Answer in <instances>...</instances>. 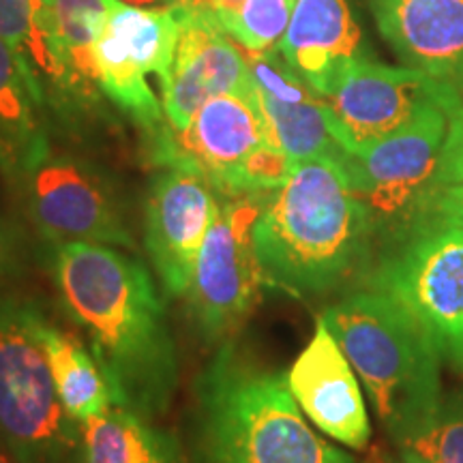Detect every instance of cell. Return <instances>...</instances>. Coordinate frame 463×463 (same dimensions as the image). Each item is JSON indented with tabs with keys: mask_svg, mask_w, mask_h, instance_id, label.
<instances>
[{
	"mask_svg": "<svg viewBox=\"0 0 463 463\" xmlns=\"http://www.w3.org/2000/svg\"><path fill=\"white\" fill-rule=\"evenodd\" d=\"M403 463H420V461H416V459H403Z\"/></svg>",
	"mask_w": 463,
	"mask_h": 463,
	"instance_id": "cell-34",
	"label": "cell"
},
{
	"mask_svg": "<svg viewBox=\"0 0 463 463\" xmlns=\"http://www.w3.org/2000/svg\"><path fill=\"white\" fill-rule=\"evenodd\" d=\"M294 164L297 159L289 157L286 150L270 142L262 144L242 161L223 195L234 198V195L269 194V191L281 189L288 183Z\"/></svg>",
	"mask_w": 463,
	"mask_h": 463,
	"instance_id": "cell-26",
	"label": "cell"
},
{
	"mask_svg": "<svg viewBox=\"0 0 463 463\" xmlns=\"http://www.w3.org/2000/svg\"><path fill=\"white\" fill-rule=\"evenodd\" d=\"M242 3H245V0H181L178 5H187V7L208 11V14L217 17L219 24H223L228 17H232L241 9Z\"/></svg>",
	"mask_w": 463,
	"mask_h": 463,
	"instance_id": "cell-29",
	"label": "cell"
},
{
	"mask_svg": "<svg viewBox=\"0 0 463 463\" xmlns=\"http://www.w3.org/2000/svg\"><path fill=\"white\" fill-rule=\"evenodd\" d=\"M367 208L335 159H300L253 223L264 283L294 297H320L361 275L373 260Z\"/></svg>",
	"mask_w": 463,
	"mask_h": 463,
	"instance_id": "cell-2",
	"label": "cell"
},
{
	"mask_svg": "<svg viewBox=\"0 0 463 463\" xmlns=\"http://www.w3.org/2000/svg\"><path fill=\"white\" fill-rule=\"evenodd\" d=\"M433 225L463 228V183H444L438 189L425 230Z\"/></svg>",
	"mask_w": 463,
	"mask_h": 463,
	"instance_id": "cell-27",
	"label": "cell"
},
{
	"mask_svg": "<svg viewBox=\"0 0 463 463\" xmlns=\"http://www.w3.org/2000/svg\"><path fill=\"white\" fill-rule=\"evenodd\" d=\"M269 142V125L249 80L242 89L208 101L184 129L161 127L155 133V159L195 167L223 195L242 161Z\"/></svg>",
	"mask_w": 463,
	"mask_h": 463,
	"instance_id": "cell-12",
	"label": "cell"
},
{
	"mask_svg": "<svg viewBox=\"0 0 463 463\" xmlns=\"http://www.w3.org/2000/svg\"><path fill=\"white\" fill-rule=\"evenodd\" d=\"M127 5H136V7H172L181 0H123Z\"/></svg>",
	"mask_w": 463,
	"mask_h": 463,
	"instance_id": "cell-32",
	"label": "cell"
},
{
	"mask_svg": "<svg viewBox=\"0 0 463 463\" xmlns=\"http://www.w3.org/2000/svg\"><path fill=\"white\" fill-rule=\"evenodd\" d=\"M42 307L0 292V444L22 463H80L82 425L58 399Z\"/></svg>",
	"mask_w": 463,
	"mask_h": 463,
	"instance_id": "cell-5",
	"label": "cell"
},
{
	"mask_svg": "<svg viewBox=\"0 0 463 463\" xmlns=\"http://www.w3.org/2000/svg\"><path fill=\"white\" fill-rule=\"evenodd\" d=\"M0 463H22L20 459H17L15 455H11L7 449L3 447V444H0Z\"/></svg>",
	"mask_w": 463,
	"mask_h": 463,
	"instance_id": "cell-33",
	"label": "cell"
},
{
	"mask_svg": "<svg viewBox=\"0 0 463 463\" xmlns=\"http://www.w3.org/2000/svg\"><path fill=\"white\" fill-rule=\"evenodd\" d=\"M449 133V114L425 108L412 123L345 153L352 189L367 208L382 253L391 251L425 230L433 200L442 187V157Z\"/></svg>",
	"mask_w": 463,
	"mask_h": 463,
	"instance_id": "cell-6",
	"label": "cell"
},
{
	"mask_svg": "<svg viewBox=\"0 0 463 463\" xmlns=\"http://www.w3.org/2000/svg\"><path fill=\"white\" fill-rule=\"evenodd\" d=\"M372 288L395 298L463 373V228L433 225L382 253Z\"/></svg>",
	"mask_w": 463,
	"mask_h": 463,
	"instance_id": "cell-7",
	"label": "cell"
},
{
	"mask_svg": "<svg viewBox=\"0 0 463 463\" xmlns=\"http://www.w3.org/2000/svg\"><path fill=\"white\" fill-rule=\"evenodd\" d=\"M403 459L463 463V392L442 397L436 412L399 442Z\"/></svg>",
	"mask_w": 463,
	"mask_h": 463,
	"instance_id": "cell-24",
	"label": "cell"
},
{
	"mask_svg": "<svg viewBox=\"0 0 463 463\" xmlns=\"http://www.w3.org/2000/svg\"><path fill=\"white\" fill-rule=\"evenodd\" d=\"M442 183H463V155L455 157H442Z\"/></svg>",
	"mask_w": 463,
	"mask_h": 463,
	"instance_id": "cell-31",
	"label": "cell"
},
{
	"mask_svg": "<svg viewBox=\"0 0 463 463\" xmlns=\"http://www.w3.org/2000/svg\"><path fill=\"white\" fill-rule=\"evenodd\" d=\"M369 7L405 67L463 97V0H369Z\"/></svg>",
	"mask_w": 463,
	"mask_h": 463,
	"instance_id": "cell-15",
	"label": "cell"
},
{
	"mask_svg": "<svg viewBox=\"0 0 463 463\" xmlns=\"http://www.w3.org/2000/svg\"><path fill=\"white\" fill-rule=\"evenodd\" d=\"M52 277L62 309L99 363L114 405L157 420L178 386V354L165 307L148 269L125 249H52Z\"/></svg>",
	"mask_w": 463,
	"mask_h": 463,
	"instance_id": "cell-1",
	"label": "cell"
},
{
	"mask_svg": "<svg viewBox=\"0 0 463 463\" xmlns=\"http://www.w3.org/2000/svg\"><path fill=\"white\" fill-rule=\"evenodd\" d=\"M24 266V245L20 234L0 215V286L15 277Z\"/></svg>",
	"mask_w": 463,
	"mask_h": 463,
	"instance_id": "cell-28",
	"label": "cell"
},
{
	"mask_svg": "<svg viewBox=\"0 0 463 463\" xmlns=\"http://www.w3.org/2000/svg\"><path fill=\"white\" fill-rule=\"evenodd\" d=\"M42 341L58 399L73 420L84 425L92 416L112 408V386L108 384L89 344L78 335L58 328L48 317L42 324Z\"/></svg>",
	"mask_w": 463,
	"mask_h": 463,
	"instance_id": "cell-21",
	"label": "cell"
},
{
	"mask_svg": "<svg viewBox=\"0 0 463 463\" xmlns=\"http://www.w3.org/2000/svg\"><path fill=\"white\" fill-rule=\"evenodd\" d=\"M322 320L344 350L395 442L419 430L442 402L439 356L430 335L395 298L358 289L326 307Z\"/></svg>",
	"mask_w": 463,
	"mask_h": 463,
	"instance_id": "cell-4",
	"label": "cell"
},
{
	"mask_svg": "<svg viewBox=\"0 0 463 463\" xmlns=\"http://www.w3.org/2000/svg\"><path fill=\"white\" fill-rule=\"evenodd\" d=\"M17 191L24 195L28 219L50 251L75 242L136 249L118 189L90 161L50 153Z\"/></svg>",
	"mask_w": 463,
	"mask_h": 463,
	"instance_id": "cell-9",
	"label": "cell"
},
{
	"mask_svg": "<svg viewBox=\"0 0 463 463\" xmlns=\"http://www.w3.org/2000/svg\"><path fill=\"white\" fill-rule=\"evenodd\" d=\"M270 194L222 195V211L208 232L184 297L195 328L211 344L232 341L266 288L253 251V223Z\"/></svg>",
	"mask_w": 463,
	"mask_h": 463,
	"instance_id": "cell-8",
	"label": "cell"
},
{
	"mask_svg": "<svg viewBox=\"0 0 463 463\" xmlns=\"http://www.w3.org/2000/svg\"><path fill=\"white\" fill-rule=\"evenodd\" d=\"M181 22L172 7H136L120 0L108 17L99 43L142 75H157L161 89L172 71Z\"/></svg>",
	"mask_w": 463,
	"mask_h": 463,
	"instance_id": "cell-19",
	"label": "cell"
},
{
	"mask_svg": "<svg viewBox=\"0 0 463 463\" xmlns=\"http://www.w3.org/2000/svg\"><path fill=\"white\" fill-rule=\"evenodd\" d=\"M118 3L120 0H45L58 48L73 78L95 99H101V90L92 80V48Z\"/></svg>",
	"mask_w": 463,
	"mask_h": 463,
	"instance_id": "cell-23",
	"label": "cell"
},
{
	"mask_svg": "<svg viewBox=\"0 0 463 463\" xmlns=\"http://www.w3.org/2000/svg\"><path fill=\"white\" fill-rule=\"evenodd\" d=\"M0 39L24 67L43 108L69 114L99 103L73 78L58 48L45 0H0Z\"/></svg>",
	"mask_w": 463,
	"mask_h": 463,
	"instance_id": "cell-17",
	"label": "cell"
},
{
	"mask_svg": "<svg viewBox=\"0 0 463 463\" xmlns=\"http://www.w3.org/2000/svg\"><path fill=\"white\" fill-rule=\"evenodd\" d=\"M256 95L269 125L270 144L286 150L297 161L320 157L344 161L345 148L341 146L333 129L331 112L320 95L300 101L275 99L258 90Z\"/></svg>",
	"mask_w": 463,
	"mask_h": 463,
	"instance_id": "cell-22",
	"label": "cell"
},
{
	"mask_svg": "<svg viewBox=\"0 0 463 463\" xmlns=\"http://www.w3.org/2000/svg\"><path fill=\"white\" fill-rule=\"evenodd\" d=\"M297 0H245L222 28L245 52L277 48L292 20Z\"/></svg>",
	"mask_w": 463,
	"mask_h": 463,
	"instance_id": "cell-25",
	"label": "cell"
},
{
	"mask_svg": "<svg viewBox=\"0 0 463 463\" xmlns=\"http://www.w3.org/2000/svg\"><path fill=\"white\" fill-rule=\"evenodd\" d=\"M195 463H356L307 422L286 375L251 363L232 341L195 382Z\"/></svg>",
	"mask_w": 463,
	"mask_h": 463,
	"instance_id": "cell-3",
	"label": "cell"
},
{
	"mask_svg": "<svg viewBox=\"0 0 463 463\" xmlns=\"http://www.w3.org/2000/svg\"><path fill=\"white\" fill-rule=\"evenodd\" d=\"M461 101L459 92L431 75L384 65L372 56L352 62L324 97L345 153L399 131L425 108H442L450 116Z\"/></svg>",
	"mask_w": 463,
	"mask_h": 463,
	"instance_id": "cell-10",
	"label": "cell"
},
{
	"mask_svg": "<svg viewBox=\"0 0 463 463\" xmlns=\"http://www.w3.org/2000/svg\"><path fill=\"white\" fill-rule=\"evenodd\" d=\"M286 382L298 408L317 430L347 449L367 447L372 422L358 375L322 316L314 337L289 367Z\"/></svg>",
	"mask_w": 463,
	"mask_h": 463,
	"instance_id": "cell-14",
	"label": "cell"
},
{
	"mask_svg": "<svg viewBox=\"0 0 463 463\" xmlns=\"http://www.w3.org/2000/svg\"><path fill=\"white\" fill-rule=\"evenodd\" d=\"M222 211V194L195 167L164 165L144 208V245L170 297H187L195 264Z\"/></svg>",
	"mask_w": 463,
	"mask_h": 463,
	"instance_id": "cell-11",
	"label": "cell"
},
{
	"mask_svg": "<svg viewBox=\"0 0 463 463\" xmlns=\"http://www.w3.org/2000/svg\"><path fill=\"white\" fill-rule=\"evenodd\" d=\"M277 50L322 99L352 62L369 58L350 0H297Z\"/></svg>",
	"mask_w": 463,
	"mask_h": 463,
	"instance_id": "cell-16",
	"label": "cell"
},
{
	"mask_svg": "<svg viewBox=\"0 0 463 463\" xmlns=\"http://www.w3.org/2000/svg\"><path fill=\"white\" fill-rule=\"evenodd\" d=\"M50 153L43 103L14 50L0 39V174L20 189Z\"/></svg>",
	"mask_w": 463,
	"mask_h": 463,
	"instance_id": "cell-18",
	"label": "cell"
},
{
	"mask_svg": "<svg viewBox=\"0 0 463 463\" xmlns=\"http://www.w3.org/2000/svg\"><path fill=\"white\" fill-rule=\"evenodd\" d=\"M80 463H187V459L172 431L112 405L82 425Z\"/></svg>",
	"mask_w": 463,
	"mask_h": 463,
	"instance_id": "cell-20",
	"label": "cell"
},
{
	"mask_svg": "<svg viewBox=\"0 0 463 463\" xmlns=\"http://www.w3.org/2000/svg\"><path fill=\"white\" fill-rule=\"evenodd\" d=\"M455 155H463V101L449 116V133L444 142V157H455Z\"/></svg>",
	"mask_w": 463,
	"mask_h": 463,
	"instance_id": "cell-30",
	"label": "cell"
},
{
	"mask_svg": "<svg viewBox=\"0 0 463 463\" xmlns=\"http://www.w3.org/2000/svg\"><path fill=\"white\" fill-rule=\"evenodd\" d=\"M181 22L172 71L161 89V106L167 125L181 131L200 108L225 92L249 84L247 54L215 15L208 11L174 5Z\"/></svg>",
	"mask_w": 463,
	"mask_h": 463,
	"instance_id": "cell-13",
	"label": "cell"
}]
</instances>
